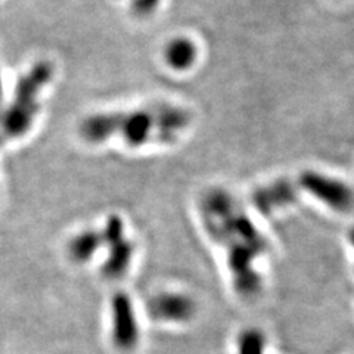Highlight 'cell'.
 <instances>
[{
	"label": "cell",
	"instance_id": "30bf717a",
	"mask_svg": "<svg viewBox=\"0 0 354 354\" xmlns=\"http://www.w3.org/2000/svg\"><path fill=\"white\" fill-rule=\"evenodd\" d=\"M104 243L101 232L84 230L74 236L68 243L70 257L77 263H86L93 257V254L101 248Z\"/></svg>",
	"mask_w": 354,
	"mask_h": 354
},
{
	"label": "cell",
	"instance_id": "6da1fadb",
	"mask_svg": "<svg viewBox=\"0 0 354 354\" xmlns=\"http://www.w3.org/2000/svg\"><path fill=\"white\" fill-rule=\"evenodd\" d=\"M199 216L208 236L226 251L235 291L242 298L256 297L261 290V276L254 263L269 248L261 232L232 194L220 187L201 196Z\"/></svg>",
	"mask_w": 354,
	"mask_h": 354
},
{
	"label": "cell",
	"instance_id": "277c9868",
	"mask_svg": "<svg viewBox=\"0 0 354 354\" xmlns=\"http://www.w3.org/2000/svg\"><path fill=\"white\" fill-rule=\"evenodd\" d=\"M300 186L335 212L346 213L354 207V192L351 187L334 177L317 171H304L300 176Z\"/></svg>",
	"mask_w": 354,
	"mask_h": 354
},
{
	"label": "cell",
	"instance_id": "5bb4252c",
	"mask_svg": "<svg viewBox=\"0 0 354 354\" xmlns=\"http://www.w3.org/2000/svg\"><path fill=\"white\" fill-rule=\"evenodd\" d=\"M350 241H351V243H353V247H354V230L351 232L350 234Z\"/></svg>",
	"mask_w": 354,
	"mask_h": 354
},
{
	"label": "cell",
	"instance_id": "4fadbf2b",
	"mask_svg": "<svg viewBox=\"0 0 354 354\" xmlns=\"http://www.w3.org/2000/svg\"><path fill=\"white\" fill-rule=\"evenodd\" d=\"M3 101V83H2V77H0V106H2Z\"/></svg>",
	"mask_w": 354,
	"mask_h": 354
},
{
	"label": "cell",
	"instance_id": "8fae6325",
	"mask_svg": "<svg viewBox=\"0 0 354 354\" xmlns=\"http://www.w3.org/2000/svg\"><path fill=\"white\" fill-rule=\"evenodd\" d=\"M266 338L263 332L250 328L238 337V354H264Z\"/></svg>",
	"mask_w": 354,
	"mask_h": 354
},
{
	"label": "cell",
	"instance_id": "ba28073f",
	"mask_svg": "<svg viewBox=\"0 0 354 354\" xmlns=\"http://www.w3.org/2000/svg\"><path fill=\"white\" fill-rule=\"evenodd\" d=\"M297 196V187L291 180L278 179L257 187L252 192V204L263 216H270L278 209L292 205Z\"/></svg>",
	"mask_w": 354,
	"mask_h": 354
},
{
	"label": "cell",
	"instance_id": "8992f818",
	"mask_svg": "<svg viewBox=\"0 0 354 354\" xmlns=\"http://www.w3.org/2000/svg\"><path fill=\"white\" fill-rule=\"evenodd\" d=\"M113 341L121 351H131L139 344V325L131 298L117 292L113 298Z\"/></svg>",
	"mask_w": 354,
	"mask_h": 354
},
{
	"label": "cell",
	"instance_id": "7c38bea8",
	"mask_svg": "<svg viewBox=\"0 0 354 354\" xmlns=\"http://www.w3.org/2000/svg\"><path fill=\"white\" fill-rule=\"evenodd\" d=\"M161 0H133L131 9L133 12L139 17L151 15L155 9L158 8Z\"/></svg>",
	"mask_w": 354,
	"mask_h": 354
},
{
	"label": "cell",
	"instance_id": "9c48e42d",
	"mask_svg": "<svg viewBox=\"0 0 354 354\" xmlns=\"http://www.w3.org/2000/svg\"><path fill=\"white\" fill-rule=\"evenodd\" d=\"M198 58L196 44L187 37H176L164 49V59L170 68L186 71L194 66Z\"/></svg>",
	"mask_w": 354,
	"mask_h": 354
},
{
	"label": "cell",
	"instance_id": "5b68a950",
	"mask_svg": "<svg viewBox=\"0 0 354 354\" xmlns=\"http://www.w3.org/2000/svg\"><path fill=\"white\" fill-rule=\"evenodd\" d=\"M101 234L104 243L109 247V256L102 266V274L108 279H118L127 272L135 247H133V242L126 239L124 223L118 216H111L108 218Z\"/></svg>",
	"mask_w": 354,
	"mask_h": 354
},
{
	"label": "cell",
	"instance_id": "3957f363",
	"mask_svg": "<svg viewBox=\"0 0 354 354\" xmlns=\"http://www.w3.org/2000/svg\"><path fill=\"white\" fill-rule=\"evenodd\" d=\"M52 77L50 62L40 61L18 80L10 102L0 106V147L30 131L40 111V95Z\"/></svg>",
	"mask_w": 354,
	"mask_h": 354
},
{
	"label": "cell",
	"instance_id": "52a82bcc",
	"mask_svg": "<svg viewBox=\"0 0 354 354\" xmlns=\"http://www.w3.org/2000/svg\"><path fill=\"white\" fill-rule=\"evenodd\" d=\"M153 320L162 324H187L196 313V303L192 297L182 292H161L152 297L148 304Z\"/></svg>",
	"mask_w": 354,
	"mask_h": 354
},
{
	"label": "cell",
	"instance_id": "7a4b0ae2",
	"mask_svg": "<svg viewBox=\"0 0 354 354\" xmlns=\"http://www.w3.org/2000/svg\"><path fill=\"white\" fill-rule=\"evenodd\" d=\"M189 124V111L171 104H157L133 111L93 114L80 124V135L91 143L118 136L129 147L138 148L147 143H171Z\"/></svg>",
	"mask_w": 354,
	"mask_h": 354
}]
</instances>
